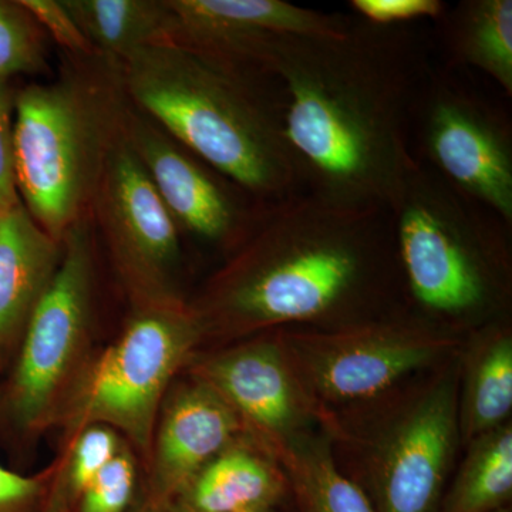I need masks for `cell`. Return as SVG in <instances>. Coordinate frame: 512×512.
<instances>
[{
    "label": "cell",
    "mask_w": 512,
    "mask_h": 512,
    "mask_svg": "<svg viewBox=\"0 0 512 512\" xmlns=\"http://www.w3.org/2000/svg\"><path fill=\"white\" fill-rule=\"evenodd\" d=\"M202 339L190 302L134 306L119 338L83 367L57 421L70 440L93 424L111 427L150 456L165 396Z\"/></svg>",
    "instance_id": "8992f818"
},
{
    "label": "cell",
    "mask_w": 512,
    "mask_h": 512,
    "mask_svg": "<svg viewBox=\"0 0 512 512\" xmlns=\"http://www.w3.org/2000/svg\"><path fill=\"white\" fill-rule=\"evenodd\" d=\"M120 63L131 104L255 204L303 191L278 87L264 72L171 43Z\"/></svg>",
    "instance_id": "3957f363"
},
{
    "label": "cell",
    "mask_w": 512,
    "mask_h": 512,
    "mask_svg": "<svg viewBox=\"0 0 512 512\" xmlns=\"http://www.w3.org/2000/svg\"><path fill=\"white\" fill-rule=\"evenodd\" d=\"M136 478V461L126 446L79 494L80 512H126Z\"/></svg>",
    "instance_id": "d4e9b609"
},
{
    "label": "cell",
    "mask_w": 512,
    "mask_h": 512,
    "mask_svg": "<svg viewBox=\"0 0 512 512\" xmlns=\"http://www.w3.org/2000/svg\"><path fill=\"white\" fill-rule=\"evenodd\" d=\"M437 23L451 66L476 69L511 99V0H463Z\"/></svg>",
    "instance_id": "ac0fdd59"
},
{
    "label": "cell",
    "mask_w": 512,
    "mask_h": 512,
    "mask_svg": "<svg viewBox=\"0 0 512 512\" xmlns=\"http://www.w3.org/2000/svg\"><path fill=\"white\" fill-rule=\"evenodd\" d=\"M244 427L208 384L192 376L173 384L158 413L148 456L158 497L183 493L202 467L239 440Z\"/></svg>",
    "instance_id": "9a60e30c"
},
{
    "label": "cell",
    "mask_w": 512,
    "mask_h": 512,
    "mask_svg": "<svg viewBox=\"0 0 512 512\" xmlns=\"http://www.w3.org/2000/svg\"><path fill=\"white\" fill-rule=\"evenodd\" d=\"M414 154L512 225L510 117L448 67L431 66L412 116Z\"/></svg>",
    "instance_id": "9c48e42d"
},
{
    "label": "cell",
    "mask_w": 512,
    "mask_h": 512,
    "mask_svg": "<svg viewBox=\"0 0 512 512\" xmlns=\"http://www.w3.org/2000/svg\"><path fill=\"white\" fill-rule=\"evenodd\" d=\"M140 512H163V510H160L158 507H146L144 510H141Z\"/></svg>",
    "instance_id": "4dcf8cb0"
},
{
    "label": "cell",
    "mask_w": 512,
    "mask_h": 512,
    "mask_svg": "<svg viewBox=\"0 0 512 512\" xmlns=\"http://www.w3.org/2000/svg\"><path fill=\"white\" fill-rule=\"evenodd\" d=\"M389 252V212L303 190L259 205L227 264L190 305L204 338L293 323L365 322Z\"/></svg>",
    "instance_id": "7a4b0ae2"
},
{
    "label": "cell",
    "mask_w": 512,
    "mask_h": 512,
    "mask_svg": "<svg viewBox=\"0 0 512 512\" xmlns=\"http://www.w3.org/2000/svg\"><path fill=\"white\" fill-rule=\"evenodd\" d=\"M353 16L377 26H406L417 20L437 22L446 12L441 0H352Z\"/></svg>",
    "instance_id": "4316f807"
},
{
    "label": "cell",
    "mask_w": 512,
    "mask_h": 512,
    "mask_svg": "<svg viewBox=\"0 0 512 512\" xmlns=\"http://www.w3.org/2000/svg\"><path fill=\"white\" fill-rule=\"evenodd\" d=\"M124 138L178 227L210 244L234 248L251 227L259 204L239 200L220 174L131 104ZM214 171V170H212Z\"/></svg>",
    "instance_id": "7c38bea8"
},
{
    "label": "cell",
    "mask_w": 512,
    "mask_h": 512,
    "mask_svg": "<svg viewBox=\"0 0 512 512\" xmlns=\"http://www.w3.org/2000/svg\"><path fill=\"white\" fill-rule=\"evenodd\" d=\"M72 495L67 488L66 477H64L63 461L57 464L55 477L50 484V494L47 498L42 512H69V504Z\"/></svg>",
    "instance_id": "f546056e"
},
{
    "label": "cell",
    "mask_w": 512,
    "mask_h": 512,
    "mask_svg": "<svg viewBox=\"0 0 512 512\" xmlns=\"http://www.w3.org/2000/svg\"><path fill=\"white\" fill-rule=\"evenodd\" d=\"M15 96L9 80L0 79V211L20 202L13 157Z\"/></svg>",
    "instance_id": "83f0119b"
},
{
    "label": "cell",
    "mask_w": 512,
    "mask_h": 512,
    "mask_svg": "<svg viewBox=\"0 0 512 512\" xmlns=\"http://www.w3.org/2000/svg\"><path fill=\"white\" fill-rule=\"evenodd\" d=\"M165 43L247 66L252 47L271 35H330L349 16L302 8L284 0H167Z\"/></svg>",
    "instance_id": "5bb4252c"
},
{
    "label": "cell",
    "mask_w": 512,
    "mask_h": 512,
    "mask_svg": "<svg viewBox=\"0 0 512 512\" xmlns=\"http://www.w3.org/2000/svg\"><path fill=\"white\" fill-rule=\"evenodd\" d=\"M57 464L49 474L23 476L0 463V512H26L45 494L47 481L56 474Z\"/></svg>",
    "instance_id": "f1b7e54d"
},
{
    "label": "cell",
    "mask_w": 512,
    "mask_h": 512,
    "mask_svg": "<svg viewBox=\"0 0 512 512\" xmlns=\"http://www.w3.org/2000/svg\"><path fill=\"white\" fill-rule=\"evenodd\" d=\"M62 252V242L33 220L22 201L0 211V363L18 350Z\"/></svg>",
    "instance_id": "2e32d148"
},
{
    "label": "cell",
    "mask_w": 512,
    "mask_h": 512,
    "mask_svg": "<svg viewBox=\"0 0 512 512\" xmlns=\"http://www.w3.org/2000/svg\"><path fill=\"white\" fill-rule=\"evenodd\" d=\"M468 360L463 396H458V429L471 441L507 423L512 409V338L507 328L484 332Z\"/></svg>",
    "instance_id": "d6986e66"
},
{
    "label": "cell",
    "mask_w": 512,
    "mask_h": 512,
    "mask_svg": "<svg viewBox=\"0 0 512 512\" xmlns=\"http://www.w3.org/2000/svg\"><path fill=\"white\" fill-rule=\"evenodd\" d=\"M284 477L275 464L241 439L201 468L183 493L185 512L268 510L284 493Z\"/></svg>",
    "instance_id": "e0dca14e"
},
{
    "label": "cell",
    "mask_w": 512,
    "mask_h": 512,
    "mask_svg": "<svg viewBox=\"0 0 512 512\" xmlns=\"http://www.w3.org/2000/svg\"><path fill=\"white\" fill-rule=\"evenodd\" d=\"M47 37L62 47L70 56L92 57L101 55L89 42L62 0H19Z\"/></svg>",
    "instance_id": "484cf974"
},
{
    "label": "cell",
    "mask_w": 512,
    "mask_h": 512,
    "mask_svg": "<svg viewBox=\"0 0 512 512\" xmlns=\"http://www.w3.org/2000/svg\"><path fill=\"white\" fill-rule=\"evenodd\" d=\"M458 437V383L450 370L384 433L373 466L377 512H433Z\"/></svg>",
    "instance_id": "8fae6325"
},
{
    "label": "cell",
    "mask_w": 512,
    "mask_h": 512,
    "mask_svg": "<svg viewBox=\"0 0 512 512\" xmlns=\"http://www.w3.org/2000/svg\"><path fill=\"white\" fill-rule=\"evenodd\" d=\"M495 512H510V511H508L507 508H503V510L495 511Z\"/></svg>",
    "instance_id": "d6a6232c"
},
{
    "label": "cell",
    "mask_w": 512,
    "mask_h": 512,
    "mask_svg": "<svg viewBox=\"0 0 512 512\" xmlns=\"http://www.w3.org/2000/svg\"><path fill=\"white\" fill-rule=\"evenodd\" d=\"M46 40V33L19 0H0V79L47 69Z\"/></svg>",
    "instance_id": "603a6c76"
},
{
    "label": "cell",
    "mask_w": 512,
    "mask_h": 512,
    "mask_svg": "<svg viewBox=\"0 0 512 512\" xmlns=\"http://www.w3.org/2000/svg\"><path fill=\"white\" fill-rule=\"evenodd\" d=\"M124 447L120 434L111 427L93 424L80 430L70 440L69 454L62 460L70 495L79 497Z\"/></svg>",
    "instance_id": "cb8c5ba5"
},
{
    "label": "cell",
    "mask_w": 512,
    "mask_h": 512,
    "mask_svg": "<svg viewBox=\"0 0 512 512\" xmlns=\"http://www.w3.org/2000/svg\"><path fill=\"white\" fill-rule=\"evenodd\" d=\"M131 306L185 301L178 291L180 227L120 138L90 208Z\"/></svg>",
    "instance_id": "30bf717a"
},
{
    "label": "cell",
    "mask_w": 512,
    "mask_h": 512,
    "mask_svg": "<svg viewBox=\"0 0 512 512\" xmlns=\"http://www.w3.org/2000/svg\"><path fill=\"white\" fill-rule=\"evenodd\" d=\"M244 512H268V510H251V511H244Z\"/></svg>",
    "instance_id": "1f68e13d"
},
{
    "label": "cell",
    "mask_w": 512,
    "mask_h": 512,
    "mask_svg": "<svg viewBox=\"0 0 512 512\" xmlns=\"http://www.w3.org/2000/svg\"><path fill=\"white\" fill-rule=\"evenodd\" d=\"M131 101L119 60L64 53L60 72L15 96L13 157L20 201L62 242L90 214Z\"/></svg>",
    "instance_id": "277c9868"
},
{
    "label": "cell",
    "mask_w": 512,
    "mask_h": 512,
    "mask_svg": "<svg viewBox=\"0 0 512 512\" xmlns=\"http://www.w3.org/2000/svg\"><path fill=\"white\" fill-rule=\"evenodd\" d=\"M84 36L101 55L126 59L141 47L167 39V0H62Z\"/></svg>",
    "instance_id": "ffe728a7"
},
{
    "label": "cell",
    "mask_w": 512,
    "mask_h": 512,
    "mask_svg": "<svg viewBox=\"0 0 512 512\" xmlns=\"http://www.w3.org/2000/svg\"><path fill=\"white\" fill-rule=\"evenodd\" d=\"M188 375L212 387L269 453L299 436L312 406L278 335L220 352L192 353Z\"/></svg>",
    "instance_id": "4fadbf2b"
},
{
    "label": "cell",
    "mask_w": 512,
    "mask_h": 512,
    "mask_svg": "<svg viewBox=\"0 0 512 512\" xmlns=\"http://www.w3.org/2000/svg\"><path fill=\"white\" fill-rule=\"evenodd\" d=\"M274 454L306 512H377L362 488L340 473L325 441L299 434Z\"/></svg>",
    "instance_id": "44dd1931"
},
{
    "label": "cell",
    "mask_w": 512,
    "mask_h": 512,
    "mask_svg": "<svg viewBox=\"0 0 512 512\" xmlns=\"http://www.w3.org/2000/svg\"><path fill=\"white\" fill-rule=\"evenodd\" d=\"M443 512H495L512 495V429L501 424L470 441Z\"/></svg>",
    "instance_id": "7402d4cb"
},
{
    "label": "cell",
    "mask_w": 512,
    "mask_h": 512,
    "mask_svg": "<svg viewBox=\"0 0 512 512\" xmlns=\"http://www.w3.org/2000/svg\"><path fill=\"white\" fill-rule=\"evenodd\" d=\"M389 215L396 259L421 309L466 319L500 306L507 292L511 224L416 154Z\"/></svg>",
    "instance_id": "5b68a950"
},
{
    "label": "cell",
    "mask_w": 512,
    "mask_h": 512,
    "mask_svg": "<svg viewBox=\"0 0 512 512\" xmlns=\"http://www.w3.org/2000/svg\"><path fill=\"white\" fill-rule=\"evenodd\" d=\"M282 345L311 406L372 399L456 346L421 320L372 319L326 330H284Z\"/></svg>",
    "instance_id": "ba28073f"
},
{
    "label": "cell",
    "mask_w": 512,
    "mask_h": 512,
    "mask_svg": "<svg viewBox=\"0 0 512 512\" xmlns=\"http://www.w3.org/2000/svg\"><path fill=\"white\" fill-rule=\"evenodd\" d=\"M94 239L92 214L66 232L59 268L20 340L5 406L23 431L56 423L86 366L96 285Z\"/></svg>",
    "instance_id": "52a82bcc"
},
{
    "label": "cell",
    "mask_w": 512,
    "mask_h": 512,
    "mask_svg": "<svg viewBox=\"0 0 512 512\" xmlns=\"http://www.w3.org/2000/svg\"><path fill=\"white\" fill-rule=\"evenodd\" d=\"M406 26L353 16L330 35H272L248 64L274 80L303 190L389 212L414 161L412 116L431 64Z\"/></svg>",
    "instance_id": "6da1fadb"
}]
</instances>
